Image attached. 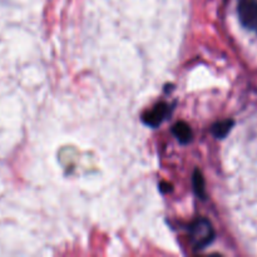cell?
Segmentation results:
<instances>
[{"label": "cell", "instance_id": "1", "mask_svg": "<svg viewBox=\"0 0 257 257\" xmlns=\"http://www.w3.org/2000/svg\"><path fill=\"white\" fill-rule=\"evenodd\" d=\"M191 242L195 250H202L210 245L215 238V230L206 218H198L190 226Z\"/></svg>", "mask_w": 257, "mask_h": 257}, {"label": "cell", "instance_id": "2", "mask_svg": "<svg viewBox=\"0 0 257 257\" xmlns=\"http://www.w3.org/2000/svg\"><path fill=\"white\" fill-rule=\"evenodd\" d=\"M237 10L243 27L257 32V0H238Z\"/></svg>", "mask_w": 257, "mask_h": 257}, {"label": "cell", "instance_id": "3", "mask_svg": "<svg viewBox=\"0 0 257 257\" xmlns=\"http://www.w3.org/2000/svg\"><path fill=\"white\" fill-rule=\"evenodd\" d=\"M170 113V107L166 103H160V104L156 105L153 109L148 110L145 115H143V122L146 123L150 127H157L160 125L163 120L166 119V117Z\"/></svg>", "mask_w": 257, "mask_h": 257}, {"label": "cell", "instance_id": "4", "mask_svg": "<svg viewBox=\"0 0 257 257\" xmlns=\"http://www.w3.org/2000/svg\"><path fill=\"white\" fill-rule=\"evenodd\" d=\"M173 135L176 136L178 141L183 145L190 142L192 140V131H191L190 125L187 124L186 122H177L175 125H173L172 130Z\"/></svg>", "mask_w": 257, "mask_h": 257}, {"label": "cell", "instance_id": "5", "mask_svg": "<svg viewBox=\"0 0 257 257\" xmlns=\"http://www.w3.org/2000/svg\"><path fill=\"white\" fill-rule=\"evenodd\" d=\"M233 125V120L226 119L217 122L216 124H213L212 127V133L215 135V137L217 138H225L228 135V132L231 131Z\"/></svg>", "mask_w": 257, "mask_h": 257}, {"label": "cell", "instance_id": "6", "mask_svg": "<svg viewBox=\"0 0 257 257\" xmlns=\"http://www.w3.org/2000/svg\"><path fill=\"white\" fill-rule=\"evenodd\" d=\"M193 188H195L196 195L200 198H205V180L202 177V173L200 171H196L193 175Z\"/></svg>", "mask_w": 257, "mask_h": 257}]
</instances>
